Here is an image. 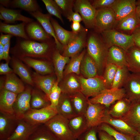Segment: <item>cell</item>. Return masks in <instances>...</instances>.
<instances>
[{"instance_id": "1", "label": "cell", "mask_w": 140, "mask_h": 140, "mask_svg": "<svg viewBox=\"0 0 140 140\" xmlns=\"http://www.w3.org/2000/svg\"><path fill=\"white\" fill-rule=\"evenodd\" d=\"M55 45L54 39L40 42L18 37L15 45L10 49V52L12 56L19 59L28 57L44 59L50 55L52 56L55 50L53 48Z\"/></svg>"}, {"instance_id": "2", "label": "cell", "mask_w": 140, "mask_h": 140, "mask_svg": "<svg viewBox=\"0 0 140 140\" xmlns=\"http://www.w3.org/2000/svg\"><path fill=\"white\" fill-rule=\"evenodd\" d=\"M87 36V52L95 62L98 71H102L106 65L109 48L96 33H91Z\"/></svg>"}, {"instance_id": "3", "label": "cell", "mask_w": 140, "mask_h": 140, "mask_svg": "<svg viewBox=\"0 0 140 140\" xmlns=\"http://www.w3.org/2000/svg\"><path fill=\"white\" fill-rule=\"evenodd\" d=\"M45 125L59 140H77L69 127L68 120L57 114Z\"/></svg>"}, {"instance_id": "4", "label": "cell", "mask_w": 140, "mask_h": 140, "mask_svg": "<svg viewBox=\"0 0 140 140\" xmlns=\"http://www.w3.org/2000/svg\"><path fill=\"white\" fill-rule=\"evenodd\" d=\"M102 38L107 47L115 46L125 51L135 45L132 35L126 34L114 29L102 32Z\"/></svg>"}, {"instance_id": "5", "label": "cell", "mask_w": 140, "mask_h": 140, "mask_svg": "<svg viewBox=\"0 0 140 140\" xmlns=\"http://www.w3.org/2000/svg\"><path fill=\"white\" fill-rule=\"evenodd\" d=\"M57 114L56 108L51 105L38 109L30 110L23 120L33 125L44 124Z\"/></svg>"}, {"instance_id": "6", "label": "cell", "mask_w": 140, "mask_h": 140, "mask_svg": "<svg viewBox=\"0 0 140 140\" xmlns=\"http://www.w3.org/2000/svg\"><path fill=\"white\" fill-rule=\"evenodd\" d=\"M116 22L115 16L111 8L96 10L94 29L99 33L114 29Z\"/></svg>"}, {"instance_id": "7", "label": "cell", "mask_w": 140, "mask_h": 140, "mask_svg": "<svg viewBox=\"0 0 140 140\" xmlns=\"http://www.w3.org/2000/svg\"><path fill=\"white\" fill-rule=\"evenodd\" d=\"M81 85V92L87 98L94 97L106 89L102 76H97L89 78H78Z\"/></svg>"}, {"instance_id": "8", "label": "cell", "mask_w": 140, "mask_h": 140, "mask_svg": "<svg viewBox=\"0 0 140 140\" xmlns=\"http://www.w3.org/2000/svg\"><path fill=\"white\" fill-rule=\"evenodd\" d=\"M125 93L123 88L106 89L95 96L89 99L92 103L100 104L107 108L116 101L125 97Z\"/></svg>"}, {"instance_id": "9", "label": "cell", "mask_w": 140, "mask_h": 140, "mask_svg": "<svg viewBox=\"0 0 140 140\" xmlns=\"http://www.w3.org/2000/svg\"><path fill=\"white\" fill-rule=\"evenodd\" d=\"M73 9L80 15L86 28L94 29L96 10L89 1L75 0Z\"/></svg>"}, {"instance_id": "10", "label": "cell", "mask_w": 140, "mask_h": 140, "mask_svg": "<svg viewBox=\"0 0 140 140\" xmlns=\"http://www.w3.org/2000/svg\"><path fill=\"white\" fill-rule=\"evenodd\" d=\"M30 86H25L24 90L18 94L14 104V114L19 120L23 119L25 114L31 109L30 102L32 88Z\"/></svg>"}, {"instance_id": "11", "label": "cell", "mask_w": 140, "mask_h": 140, "mask_svg": "<svg viewBox=\"0 0 140 140\" xmlns=\"http://www.w3.org/2000/svg\"><path fill=\"white\" fill-rule=\"evenodd\" d=\"M87 30L83 28L76 34L67 45L64 47L62 55L72 57L79 54L86 45Z\"/></svg>"}, {"instance_id": "12", "label": "cell", "mask_w": 140, "mask_h": 140, "mask_svg": "<svg viewBox=\"0 0 140 140\" xmlns=\"http://www.w3.org/2000/svg\"><path fill=\"white\" fill-rule=\"evenodd\" d=\"M107 109L104 105L91 103L88 99V106L84 115L89 128L97 127L102 123Z\"/></svg>"}, {"instance_id": "13", "label": "cell", "mask_w": 140, "mask_h": 140, "mask_svg": "<svg viewBox=\"0 0 140 140\" xmlns=\"http://www.w3.org/2000/svg\"><path fill=\"white\" fill-rule=\"evenodd\" d=\"M123 87L125 97L131 102L140 101V73L130 74Z\"/></svg>"}, {"instance_id": "14", "label": "cell", "mask_w": 140, "mask_h": 140, "mask_svg": "<svg viewBox=\"0 0 140 140\" xmlns=\"http://www.w3.org/2000/svg\"><path fill=\"white\" fill-rule=\"evenodd\" d=\"M26 33L31 40L40 42H46L54 39L45 30L37 21H32L26 24L25 26Z\"/></svg>"}, {"instance_id": "15", "label": "cell", "mask_w": 140, "mask_h": 140, "mask_svg": "<svg viewBox=\"0 0 140 140\" xmlns=\"http://www.w3.org/2000/svg\"><path fill=\"white\" fill-rule=\"evenodd\" d=\"M19 120L14 114L9 115L0 113V140H6L11 135Z\"/></svg>"}, {"instance_id": "16", "label": "cell", "mask_w": 140, "mask_h": 140, "mask_svg": "<svg viewBox=\"0 0 140 140\" xmlns=\"http://www.w3.org/2000/svg\"><path fill=\"white\" fill-rule=\"evenodd\" d=\"M29 13L36 19L45 31L53 38L57 48L59 52L60 51H63L64 47L57 39L51 22L52 15L49 13H43L40 11L30 13Z\"/></svg>"}, {"instance_id": "17", "label": "cell", "mask_w": 140, "mask_h": 140, "mask_svg": "<svg viewBox=\"0 0 140 140\" xmlns=\"http://www.w3.org/2000/svg\"><path fill=\"white\" fill-rule=\"evenodd\" d=\"M107 110L102 120V123L107 124L116 131L121 133L133 135L138 134L136 129L121 118L112 117L107 113Z\"/></svg>"}, {"instance_id": "18", "label": "cell", "mask_w": 140, "mask_h": 140, "mask_svg": "<svg viewBox=\"0 0 140 140\" xmlns=\"http://www.w3.org/2000/svg\"><path fill=\"white\" fill-rule=\"evenodd\" d=\"M135 0H116L111 8L115 14L116 22L135 11Z\"/></svg>"}, {"instance_id": "19", "label": "cell", "mask_w": 140, "mask_h": 140, "mask_svg": "<svg viewBox=\"0 0 140 140\" xmlns=\"http://www.w3.org/2000/svg\"><path fill=\"white\" fill-rule=\"evenodd\" d=\"M40 125H32L23 119L19 120L14 131L6 140H29L31 135Z\"/></svg>"}, {"instance_id": "20", "label": "cell", "mask_w": 140, "mask_h": 140, "mask_svg": "<svg viewBox=\"0 0 140 140\" xmlns=\"http://www.w3.org/2000/svg\"><path fill=\"white\" fill-rule=\"evenodd\" d=\"M10 61L13 73L18 75L23 81L31 86L34 87L32 74L23 62L12 56Z\"/></svg>"}, {"instance_id": "21", "label": "cell", "mask_w": 140, "mask_h": 140, "mask_svg": "<svg viewBox=\"0 0 140 140\" xmlns=\"http://www.w3.org/2000/svg\"><path fill=\"white\" fill-rule=\"evenodd\" d=\"M0 88V113L14 114L13 106L18 94L3 88Z\"/></svg>"}, {"instance_id": "22", "label": "cell", "mask_w": 140, "mask_h": 140, "mask_svg": "<svg viewBox=\"0 0 140 140\" xmlns=\"http://www.w3.org/2000/svg\"><path fill=\"white\" fill-rule=\"evenodd\" d=\"M32 75L34 87L43 91L49 98L51 89L57 81L54 77L52 75H40L36 72H33Z\"/></svg>"}, {"instance_id": "23", "label": "cell", "mask_w": 140, "mask_h": 140, "mask_svg": "<svg viewBox=\"0 0 140 140\" xmlns=\"http://www.w3.org/2000/svg\"><path fill=\"white\" fill-rule=\"evenodd\" d=\"M28 66L33 69L37 73L41 75L51 74L53 72L50 63L43 59L28 57L19 58Z\"/></svg>"}, {"instance_id": "24", "label": "cell", "mask_w": 140, "mask_h": 140, "mask_svg": "<svg viewBox=\"0 0 140 140\" xmlns=\"http://www.w3.org/2000/svg\"><path fill=\"white\" fill-rule=\"evenodd\" d=\"M0 81V88H3L17 94L22 92L25 88L23 81L13 72L6 75L3 81L1 79Z\"/></svg>"}, {"instance_id": "25", "label": "cell", "mask_w": 140, "mask_h": 140, "mask_svg": "<svg viewBox=\"0 0 140 140\" xmlns=\"http://www.w3.org/2000/svg\"><path fill=\"white\" fill-rule=\"evenodd\" d=\"M139 26L140 25L137 18L135 11L129 16L116 22L113 29L126 34L131 35Z\"/></svg>"}, {"instance_id": "26", "label": "cell", "mask_w": 140, "mask_h": 140, "mask_svg": "<svg viewBox=\"0 0 140 140\" xmlns=\"http://www.w3.org/2000/svg\"><path fill=\"white\" fill-rule=\"evenodd\" d=\"M21 10H16L0 6V13L5 23L13 24L18 21H21L27 24L34 21L32 18L25 16L21 13Z\"/></svg>"}, {"instance_id": "27", "label": "cell", "mask_w": 140, "mask_h": 140, "mask_svg": "<svg viewBox=\"0 0 140 140\" xmlns=\"http://www.w3.org/2000/svg\"><path fill=\"white\" fill-rule=\"evenodd\" d=\"M56 109L58 114L68 120L77 115L73 108L69 95L62 93Z\"/></svg>"}, {"instance_id": "28", "label": "cell", "mask_w": 140, "mask_h": 140, "mask_svg": "<svg viewBox=\"0 0 140 140\" xmlns=\"http://www.w3.org/2000/svg\"><path fill=\"white\" fill-rule=\"evenodd\" d=\"M127 67L132 73H140V48L134 45L126 51Z\"/></svg>"}, {"instance_id": "29", "label": "cell", "mask_w": 140, "mask_h": 140, "mask_svg": "<svg viewBox=\"0 0 140 140\" xmlns=\"http://www.w3.org/2000/svg\"><path fill=\"white\" fill-rule=\"evenodd\" d=\"M112 64L117 66H126V51L122 48L113 46L109 48L106 64Z\"/></svg>"}, {"instance_id": "30", "label": "cell", "mask_w": 140, "mask_h": 140, "mask_svg": "<svg viewBox=\"0 0 140 140\" xmlns=\"http://www.w3.org/2000/svg\"><path fill=\"white\" fill-rule=\"evenodd\" d=\"M121 118L137 130L140 128V101L131 102L129 111Z\"/></svg>"}, {"instance_id": "31", "label": "cell", "mask_w": 140, "mask_h": 140, "mask_svg": "<svg viewBox=\"0 0 140 140\" xmlns=\"http://www.w3.org/2000/svg\"><path fill=\"white\" fill-rule=\"evenodd\" d=\"M131 102L125 97L116 101L107 109L108 113L112 117L121 118L129 111Z\"/></svg>"}, {"instance_id": "32", "label": "cell", "mask_w": 140, "mask_h": 140, "mask_svg": "<svg viewBox=\"0 0 140 140\" xmlns=\"http://www.w3.org/2000/svg\"><path fill=\"white\" fill-rule=\"evenodd\" d=\"M26 23H22L14 25L0 22V32L25 39H30L25 30Z\"/></svg>"}, {"instance_id": "33", "label": "cell", "mask_w": 140, "mask_h": 140, "mask_svg": "<svg viewBox=\"0 0 140 140\" xmlns=\"http://www.w3.org/2000/svg\"><path fill=\"white\" fill-rule=\"evenodd\" d=\"M68 122L71 130L77 139L89 128L84 115H77L68 120Z\"/></svg>"}, {"instance_id": "34", "label": "cell", "mask_w": 140, "mask_h": 140, "mask_svg": "<svg viewBox=\"0 0 140 140\" xmlns=\"http://www.w3.org/2000/svg\"><path fill=\"white\" fill-rule=\"evenodd\" d=\"M50 104L49 98L44 92L36 87L32 88L30 102L31 109H41Z\"/></svg>"}, {"instance_id": "35", "label": "cell", "mask_w": 140, "mask_h": 140, "mask_svg": "<svg viewBox=\"0 0 140 140\" xmlns=\"http://www.w3.org/2000/svg\"><path fill=\"white\" fill-rule=\"evenodd\" d=\"M52 59L57 78V81L60 82L63 77V72L65 65L70 61L69 57L61 55L57 48L53 51Z\"/></svg>"}, {"instance_id": "36", "label": "cell", "mask_w": 140, "mask_h": 140, "mask_svg": "<svg viewBox=\"0 0 140 140\" xmlns=\"http://www.w3.org/2000/svg\"><path fill=\"white\" fill-rule=\"evenodd\" d=\"M74 109L77 115H85L88 104V98L81 92L69 95Z\"/></svg>"}, {"instance_id": "37", "label": "cell", "mask_w": 140, "mask_h": 140, "mask_svg": "<svg viewBox=\"0 0 140 140\" xmlns=\"http://www.w3.org/2000/svg\"><path fill=\"white\" fill-rule=\"evenodd\" d=\"M51 22L57 39L64 47L73 38L76 34L72 31H69L64 29L55 19L52 17L51 19Z\"/></svg>"}, {"instance_id": "38", "label": "cell", "mask_w": 140, "mask_h": 140, "mask_svg": "<svg viewBox=\"0 0 140 140\" xmlns=\"http://www.w3.org/2000/svg\"><path fill=\"white\" fill-rule=\"evenodd\" d=\"M81 63L80 69L82 74L86 78L98 76V71L97 66L87 52L86 53Z\"/></svg>"}, {"instance_id": "39", "label": "cell", "mask_w": 140, "mask_h": 140, "mask_svg": "<svg viewBox=\"0 0 140 140\" xmlns=\"http://www.w3.org/2000/svg\"><path fill=\"white\" fill-rule=\"evenodd\" d=\"M9 7L19 8L29 13L42 10L37 1L35 0H13L11 1Z\"/></svg>"}, {"instance_id": "40", "label": "cell", "mask_w": 140, "mask_h": 140, "mask_svg": "<svg viewBox=\"0 0 140 140\" xmlns=\"http://www.w3.org/2000/svg\"><path fill=\"white\" fill-rule=\"evenodd\" d=\"M29 140H59L44 124L39 125Z\"/></svg>"}, {"instance_id": "41", "label": "cell", "mask_w": 140, "mask_h": 140, "mask_svg": "<svg viewBox=\"0 0 140 140\" xmlns=\"http://www.w3.org/2000/svg\"><path fill=\"white\" fill-rule=\"evenodd\" d=\"M86 52V50L84 49L80 54L72 57L65 72V75L72 73L79 74L81 64Z\"/></svg>"}, {"instance_id": "42", "label": "cell", "mask_w": 140, "mask_h": 140, "mask_svg": "<svg viewBox=\"0 0 140 140\" xmlns=\"http://www.w3.org/2000/svg\"><path fill=\"white\" fill-rule=\"evenodd\" d=\"M126 66L118 67L111 88H122L130 74Z\"/></svg>"}, {"instance_id": "43", "label": "cell", "mask_w": 140, "mask_h": 140, "mask_svg": "<svg viewBox=\"0 0 140 140\" xmlns=\"http://www.w3.org/2000/svg\"><path fill=\"white\" fill-rule=\"evenodd\" d=\"M118 67L112 64H106L102 77L106 89L111 88Z\"/></svg>"}, {"instance_id": "44", "label": "cell", "mask_w": 140, "mask_h": 140, "mask_svg": "<svg viewBox=\"0 0 140 140\" xmlns=\"http://www.w3.org/2000/svg\"><path fill=\"white\" fill-rule=\"evenodd\" d=\"M97 128L98 130L103 131L108 133L116 140H134V136L119 132L105 123H102L97 127Z\"/></svg>"}, {"instance_id": "45", "label": "cell", "mask_w": 140, "mask_h": 140, "mask_svg": "<svg viewBox=\"0 0 140 140\" xmlns=\"http://www.w3.org/2000/svg\"><path fill=\"white\" fill-rule=\"evenodd\" d=\"M60 88L62 93L70 95L80 92L81 85L76 78L72 75L67 79L64 86Z\"/></svg>"}, {"instance_id": "46", "label": "cell", "mask_w": 140, "mask_h": 140, "mask_svg": "<svg viewBox=\"0 0 140 140\" xmlns=\"http://www.w3.org/2000/svg\"><path fill=\"white\" fill-rule=\"evenodd\" d=\"M41 1L44 4L49 13L56 17L64 23L61 11L54 0H42Z\"/></svg>"}, {"instance_id": "47", "label": "cell", "mask_w": 140, "mask_h": 140, "mask_svg": "<svg viewBox=\"0 0 140 140\" xmlns=\"http://www.w3.org/2000/svg\"><path fill=\"white\" fill-rule=\"evenodd\" d=\"M75 0H54L61 14L66 17L72 11Z\"/></svg>"}, {"instance_id": "48", "label": "cell", "mask_w": 140, "mask_h": 140, "mask_svg": "<svg viewBox=\"0 0 140 140\" xmlns=\"http://www.w3.org/2000/svg\"><path fill=\"white\" fill-rule=\"evenodd\" d=\"M58 84V83L57 81L51 89L49 97L50 105L56 108L62 93L61 89Z\"/></svg>"}, {"instance_id": "49", "label": "cell", "mask_w": 140, "mask_h": 140, "mask_svg": "<svg viewBox=\"0 0 140 140\" xmlns=\"http://www.w3.org/2000/svg\"><path fill=\"white\" fill-rule=\"evenodd\" d=\"M98 130L97 127L89 128L77 139V140H98L96 136Z\"/></svg>"}, {"instance_id": "50", "label": "cell", "mask_w": 140, "mask_h": 140, "mask_svg": "<svg viewBox=\"0 0 140 140\" xmlns=\"http://www.w3.org/2000/svg\"><path fill=\"white\" fill-rule=\"evenodd\" d=\"M116 0H94L89 1L92 6L96 9L111 8Z\"/></svg>"}, {"instance_id": "51", "label": "cell", "mask_w": 140, "mask_h": 140, "mask_svg": "<svg viewBox=\"0 0 140 140\" xmlns=\"http://www.w3.org/2000/svg\"><path fill=\"white\" fill-rule=\"evenodd\" d=\"M9 62L2 63L0 65V74L5 75L13 73L12 69L9 66Z\"/></svg>"}, {"instance_id": "52", "label": "cell", "mask_w": 140, "mask_h": 140, "mask_svg": "<svg viewBox=\"0 0 140 140\" xmlns=\"http://www.w3.org/2000/svg\"><path fill=\"white\" fill-rule=\"evenodd\" d=\"M66 18L70 22H76L80 23L82 21V18L79 13L73 11L67 16Z\"/></svg>"}, {"instance_id": "53", "label": "cell", "mask_w": 140, "mask_h": 140, "mask_svg": "<svg viewBox=\"0 0 140 140\" xmlns=\"http://www.w3.org/2000/svg\"><path fill=\"white\" fill-rule=\"evenodd\" d=\"M132 35L135 45L140 48V26L134 31Z\"/></svg>"}, {"instance_id": "54", "label": "cell", "mask_w": 140, "mask_h": 140, "mask_svg": "<svg viewBox=\"0 0 140 140\" xmlns=\"http://www.w3.org/2000/svg\"><path fill=\"white\" fill-rule=\"evenodd\" d=\"M98 133L100 140H116L113 137L105 131L98 130Z\"/></svg>"}, {"instance_id": "55", "label": "cell", "mask_w": 140, "mask_h": 140, "mask_svg": "<svg viewBox=\"0 0 140 140\" xmlns=\"http://www.w3.org/2000/svg\"><path fill=\"white\" fill-rule=\"evenodd\" d=\"M71 26L72 31L76 34L80 32L84 28L80 23L76 22H72Z\"/></svg>"}, {"instance_id": "56", "label": "cell", "mask_w": 140, "mask_h": 140, "mask_svg": "<svg viewBox=\"0 0 140 140\" xmlns=\"http://www.w3.org/2000/svg\"><path fill=\"white\" fill-rule=\"evenodd\" d=\"M10 42L4 46V60L6 62H9L11 58L9 55L10 52Z\"/></svg>"}, {"instance_id": "57", "label": "cell", "mask_w": 140, "mask_h": 140, "mask_svg": "<svg viewBox=\"0 0 140 140\" xmlns=\"http://www.w3.org/2000/svg\"><path fill=\"white\" fill-rule=\"evenodd\" d=\"M13 36L10 34H4L1 33L0 36V43L3 46L5 45L10 42V40Z\"/></svg>"}, {"instance_id": "58", "label": "cell", "mask_w": 140, "mask_h": 140, "mask_svg": "<svg viewBox=\"0 0 140 140\" xmlns=\"http://www.w3.org/2000/svg\"><path fill=\"white\" fill-rule=\"evenodd\" d=\"M135 13L137 20L140 25V5L136 6Z\"/></svg>"}, {"instance_id": "59", "label": "cell", "mask_w": 140, "mask_h": 140, "mask_svg": "<svg viewBox=\"0 0 140 140\" xmlns=\"http://www.w3.org/2000/svg\"><path fill=\"white\" fill-rule=\"evenodd\" d=\"M11 1L9 0H1L0 3L3 6L6 8L9 7L10 6Z\"/></svg>"}, {"instance_id": "60", "label": "cell", "mask_w": 140, "mask_h": 140, "mask_svg": "<svg viewBox=\"0 0 140 140\" xmlns=\"http://www.w3.org/2000/svg\"><path fill=\"white\" fill-rule=\"evenodd\" d=\"M4 46L0 43V60H4Z\"/></svg>"}, {"instance_id": "61", "label": "cell", "mask_w": 140, "mask_h": 140, "mask_svg": "<svg viewBox=\"0 0 140 140\" xmlns=\"http://www.w3.org/2000/svg\"><path fill=\"white\" fill-rule=\"evenodd\" d=\"M138 134L134 137V140H140V128L137 130Z\"/></svg>"}, {"instance_id": "62", "label": "cell", "mask_w": 140, "mask_h": 140, "mask_svg": "<svg viewBox=\"0 0 140 140\" xmlns=\"http://www.w3.org/2000/svg\"><path fill=\"white\" fill-rule=\"evenodd\" d=\"M136 6L140 5V0L136 1Z\"/></svg>"}]
</instances>
